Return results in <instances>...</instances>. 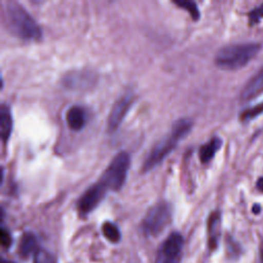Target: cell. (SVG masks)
I'll list each match as a JSON object with an SVG mask.
<instances>
[{
    "label": "cell",
    "instance_id": "obj_1",
    "mask_svg": "<svg viewBox=\"0 0 263 263\" xmlns=\"http://www.w3.org/2000/svg\"><path fill=\"white\" fill-rule=\"evenodd\" d=\"M192 121L189 118H180L172 125L170 133L152 148L143 163V172H148L158 165L190 132Z\"/></svg>",
    "mask_w": 263,
    "mask_h": 263
},
{
    "label": "cell",
    "instance_id": "obj_2",
    "mask_svg": "<svg viewBox=\"0 0 263 263\" xmlns=\"http://www.w3.org/2000/svg\"><path fill=\"white\" fill-rule=\"evenodd\" d=\"M5 15L8 29L16 37L24 40H39L42 37L36 21L18 2H6Z\"/></svg>",
    "mask_w": 263,
    "mask_h": 263
},
{
    "label": "cell",
    "instance_id": "obj_3",
    "mask_svg": "<svg viewBox=\"0 0 263 263\" xmlns=\"http://www.w3.org/2000/svg\"><path fill=\"white\" fill-rule=\"evenodd\" d=\"M259 43H234L221 47L215 58L216 65L223 70H237L246 66L259 51Z\"/></svg>",
    "mask_w": 263,
    "mask_h": 263
},
{
    "label": "cell",
    "instance_id": "obj_4",
    "mask_svg": "<svg viewBox=\"0 0 263 263\" xmlns=\"http://www.w3.org/2000/svg\"><path fill=\"white\" fill-rule=\"evenodd\" d=\"M129 164L130 157L127 152L121 151L117 153L103 172L98 182L107 191L119 190L125 182Z\"/></svg>",
    "mask_w": 263,
    "mask_h": 263
},
{
    "label": "cell",
    "instance_id": "obj_5",
    "mask_svg": "<svg viewBox=\"0 0 263 263\" xmlns=\"http://www.w3.org/2000/svg\"><path fill=\"white\" fill-rule=\"evenodd\" d=\"M172 221V208L166 201H159L150 208L145 215L141 229L148 237L158 236Z\"/></svg>",
    "mask_w": 263,
    "mask_h": 263
},
{
    "label": "cell",
    "instance_id": "obj_6",
    "mask_svg": "<svg viewBox=\"0 0 263 263\" xmlns=\"http://www.w3.org/2000/svg\"><path fill=\"white\" fill-rule=\"evenodd\" d=\"M184 238L179 232H172L160 245L155 263H180L182 260Z\"/></svg>",
    "mask_w": 263,
    "mask_h": 263
},
{
    "label": "cell",
    "instance_id": "obj_7",
    "mask_svg": "<svg viewBox=\"0 0 263 263\" xmlns=\"http://www.w3.org/2000/svg\"><path fill=\"white\" fill-rule=\"evenodd\" d=\"M107 192L99 182L89 186L77 201V211L80 216H86L92 212L104 199Z\"/></svg>",
    "mask_w": 263,
    "mask_h": 263
},
{
    "label": "cell",
    "instance_id": "obj_8",
    "mask_svg": "<svg viewBox=\"0 0 263 263\" xmlns=\"http://www.w3.org/2000/svg\"><path fill=\"white\" fill-rule=\"evenodd\" d=\"M134 97L132 93L127 92L123 96H121L113 105L109 117H108V129L109 132L116 130L119 125L121 124L123 118L125 117L132 103H133Z\"/></svg>",
    "mask_w": 263,
    "mask_h": 263
},
{
    "label": "cell",
    "instance_id": "obj_9",
    "mask_svg": "<svg viewBox=\"0 0 263 263\" xmlns=\"http://www.w3.org/2000/svg\"><path fill=\"white\" fill-rule=\"evenodd\" d=\"M221 235V214L213 212L208 219V247L211 251L217 249Z\"/></svg>",
    "mask_w": 263,
    "mask_h": 263
},
{
    "label": "cell",
    "instance_id": "obj_10",
    "mask_svg": "<svg viewBox=\"0 0 263 263\" xmlns=\"http://www.w3.org/2000/svg\"><path fill=\"white\" fill-rule=\"evenodd\" d=\"M263 92V68H261L242 87L240 99L250 101Z\"/></svg>",
    "mask_w": 263,
    "mask_h": 263
},
{
    "label": "cell",
    "instance_id": "obj_11",
    "mask_svg": "<svg viewBox=\"0 0 263 263\" xmlns=\"http://www.w3.org/2000/svg\"><path fill=\"white\" fill-rule=\"evenodd\" d=\"M87 120L86 111L80 106H72L66 112V121L72 130H80L83 128Z\"/></svg>",
    "mask_w": 263,
    "mask_h": 263
},
{
    "label": "cell",
    "instance_id": "obj_12",
    "mask_svg": "<svg viewBox=\"0 0 263 263\" xmlns=\"http://www.w3.org/2000/svg\"><path fill=\"white\" fill-rule=\"evenodd\" d=\"M38 239L36 235L32 232L24 233L18 243V256L23 259H27L31 255H35L38 252Z\"/></svg>",
    "mask_w": 263,
    "mask_h": 263
},
{
    "label": "cell",
    "instance_id": "obj_13",
    "mask_svg": "<svg viewBox=\"0 0 263 263\" xmlns=\"http://www.w3.org/2000/svg\"><path fill=\"white\" fill-rule=\"evenodd\" d=\"M12 130V116L7 105L2 104L0 109V135L3 142H6Z\"/></svg>",
    "mask_w": 263,
    "mask_h": 263
},
{
    "label": "cell",
    "instance_id": "obj_14",
    "mask_svg": "<svg viewBox=\"0 0 263 263\" xmlns=\"http://www.w3.org/2000/svg\"><path fill=\"white\" fill-rule=\"evenodd\" d=\"M222 145V140L220 138H213L208 143L202 145L199 149V159L202 163H206L213 159L217 151Z\"/></svg>",
    "mask_w": 263,
    "mask_h": 263
},
{
    "label": "cell",
    "instance_id": "obj_15",
    "mask_svg": "<svg viewBox=\"0 0 263 263\" xmlns=\"http://www.w3.org/2000/svg\"><path fill=\"white\" fill-rule=\"evenodd\" d=\"M102 232L106 239H108L110 242L116 243L121 239V232L116 224L106 221L102 225Z\"/></svg>",
    "mask_w": 263,
    "mask_h": 263
},
{
    "label": "cell",
    "instance_id": "obj_16",
    "mask_svg": "<svg viewBox=\"0 0 263 263\" xmlns=\"http://www.w3.org/2000/svg\"><path fill=\"white\" fill-rule=\"evenodd\" d=\"M174 3L177 6L187 10L194 21H197L199 18L200 14H199V10H198V7H197L195 2H193V1H184V0H179V1L175 0Z\"/></svg>",
    "mask_w": 263,
    "mask_h": 263
},
{
    "label": "cell",
    "instance_id": "obj_17",
    "mask_svg": "<svg viewBox=\"0 0 263 263\" xmlns=\"http://www.w3.org/2000/svg\"><path fill=\"white\" fill-rule=\"evenodd\" d=\"M33 263H57L54 256L45 250H38V252L34 255Z\"/></svg>",
    "mask_w": 263,
    "mask_h": 263
},
{
    "label": "cell",
    "instance_id": "obj_18",
    "mask_svg": "<svg viewBox=\"0 0 263 263\" xmlns=\"http://www.w3.org/2000/svg\"><path fill=\"white\" fill-rule=\"evenodd\" d=\"M261 113H263V103L256 105L252 108H249L247 110H245L243 112L240 113V119L243 121L253 119L255 117H257L258 115H260Z\"/></svg>",
    "mask_w": 263,
    "mask_h": 263
},
{
    "label": "cell",
    "instance_id": "obj_19",
    "mask_svg": "<svg viewBox=\"0 0 263 263\" xmlns=\"http://www.w3.org/2000/svg\"><path fill=\"white\" fill-rule=\"evenodd\" d=\"M263 17V3L254 8L249 13V23L251 26L257 24Z\"/></svg>",
    "mask_w": 263,
    "mask_h": 263
},
{
    "label": "cell",
    "instance_id": "obj_20",
    "mask_svg": "<svg viewBox=\"0 0 263 263\" xmlns=\"http://www.w3.org/2000/svg\"><path fill=\"white\" fill-rule=\"evenodd\" d=\"M0 236H1V245L4 248H9L12 243V237H11L10 232L7 229H5L4 227H2Z\"/></svg>",
    "mask_w": 263,
    "mask_h": 263
},
{
    "label": "cell",
    "instance_id": "obj_21",
    "mask_svg": "<svg viewBox=\"0 0 263 263\" xmlns=\"http://www.w3.org/2000/svg\"><path fill=\"white\" fill-rule=\"evenodd\" d=\"M257 188H258L259 191L263 192V177L258 179V181H257Z\"/></svg>",
    "mask_w": 263,
    "mask_h": 263
},
{
    "label": "cell",
    "instance_id": "obj_22",
    "mask_svg": "<svg viewBox=\"0 0 263 263\" xmlns=\"http://www.w3.org/2000/svg\"><path fill=\"white\" fill-rule=\"evenodd\" d=\"M252 211L255 213V214H258L259 212H260V205L259 204H254V206H253V209H252Z\"/></svg>",
    "mask_w": 263,
    "mask_h": 263
},
{
    "label": "cell",
    "instance_id": "obj_23",
    "mask_svg": "<svg viewBox=\"0 0 263 263\" xmlns=\"http://www.w3.org/2000/svg\"><path fill=\"white\" fill-rule=\"evenodd\" d=\"M260 259H261V263H263V245L260 247Z\"/></svg>",
    "mask_w": 263,
    "mask_h": 263
},
{
    "label": "cell",
    "instance_id": "obj_24",
    "mask_svg": "<svg viewBox=\"0 0 263 263\" xmlns=\"http://www.w3.org/2000/svg\"><path fill=\"white\" fill-rule=\"evenodd\" d=\"M1 263H14V262H12V261H8V260H4V259H2V260H1Z\"/></svg>",
    "mask_w": 263,
    "mask_h": 263
}]
</instances>
